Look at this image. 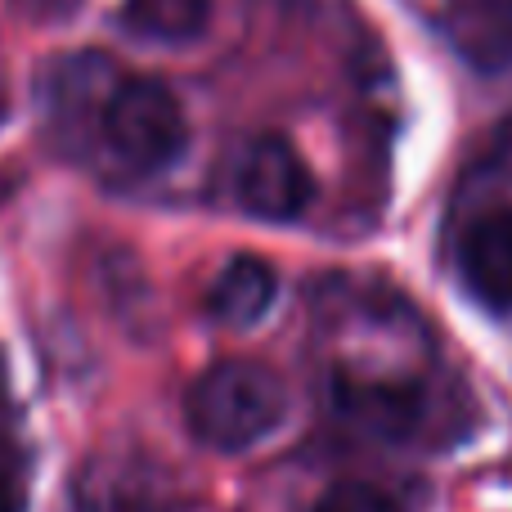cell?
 Segmentation results:
<instances>
[{"mask_svg":"<svg viewBox=\"0 0 512 512\" xmlns=\"http://www.w3.org/2000/svg\"><path fill=\"white\" fill-rule=\"evenodd\" d=\"M288 418V391L279 373L256 360H221L189 387L185 423L207 450L243 454L274 436Z\"/></svg>","mask_w":512,"mask_h":512,"instance_id":"obj_1","label":"cell"},{"mask_svg":"<svg viewBox=\"0 0 512 512\" xmlns=\"http://www.w3.org/2000/svg\"><path fill=\"white\" fill-rule=\"evenodd\" d=\"M99 140L108 158L131 176H158L185 153L189 126L185 108L162 81L149 77H117L99 108Z\"/></svg>","mask_w":512,"mask_h":512,"instance_id":"obj_2","label":"cell"},{"mask_svg":"<svg viewBox=\"0 0 512 512\" xmlns=\"http://www.w3.org/2000/svg\"><path fill=\"white\" fill-rule=\"evenodd\" d=\"M315 180L283 135H256L234 162V198L256 221H297L310 207Z\"/></svg>","mask_w":512,"mask_h":512,"instance_id":"obj_3","label":"cell"},{"mask_svg":"<svg viewBox=\"0 0 512 512\" xmlns=\"http://www.w3.org/2000/svg\"><path fill=\"white\" fill-rule=\"evenodd\" d=\"M459 279L481 306L512 310V207L481 212L454 248Z\"/></svg>","mask_w":512,"mask_h":512,"instance_id":"obj_4","label":"cell"},{"mask_svg":"<svg viewBox=\"0 0 512 512\" xmlns=\"http://www.w3.org/2000/svg\"><path fill=\"white\" fill-rule=\"evenodd\" d=\"M333 405L346 423L369 436H414L423 427V396L409 387H378V382H337Z\"/></svg>","mask_w":512,"mask_h":512,"instance_id":"obj_5","label":"cell"},{"mask_svg":"<svg viewBox=\"0 0 512 512\" xmlns=\"http://www.w3.org/2000/svg\"><path fill=\"white\" fill-rule=\"evenodd\" d=\"M450 41L477 72L512 68V0H454Z\"/></svg>","mask_w":512,"mask_h":512,"instance_id":"obj_6","label":"cell"},{"mask_svg":"<svg viewBox=\"0 0 512 512\" xmlns=\"http://www.w3.org/2000/svg\"><path fill=\"white\" fill-rule=\"evenodd\" d=\"M274 292H279V279H274V270L261 261V256H234V261L212 279L203 306L216 324L252 328L270 315Z\"/></svg>","mask_w":512,"mask_h":512,"instance_id":"obj_7","label":"cell"},{"mask_svg":"<svg viewBox=\"0 0 512 512\" xmlns=\"http://www.w3.org/2000/svg\"><path fill=\"white\" fill-rule=\"evenodd\" d=\"M212 18V0H126V27L144 41H194Z\"/></svg>","mask_w":512,"mask_h":512,"instance_id":"obj_8","label":"cell"},{"mask_svg":"<svg viewBox=\"0 0 512 512\" xmlns=\"http://www.w3.org/2000/svg\"><path fill=\"white\" fill-rule=\"evenodd\" d=\"M315 512H400V504L391 495H382L378 486L342 481V486H333L324 499H319Z\"/></svg>","mask_w":512,"mask_h":512,"instance_id":"obj_9","label":"cell"},{"mask_svg":"<svg viewBox=\"0 0 512 512\" xmlns=\"http://www.w3.org/2000/svg\"><path fill=\"white\" fill-rule=\"evenodd\" d=\"M23 23H36V27H50V23H68L72 14L81 9V0H9Z\"/></svg>","mask_w":512,"mask_h":512,"instance_id":"obj_10","label":"cell"},{"mask_svg":"<svg viewBox=\"0 0 512 512\" xmlns=\"http://www.w3.org/2000/svg\"><path fill=\"white\" fill-rule=\"evenodd\" d=\"M0 512H23V481L9 463H0Z\"/></svg>","mask_w":512,"mask_h":512,"instance_id":"obj_11","label":"cell"}]
</instances>
